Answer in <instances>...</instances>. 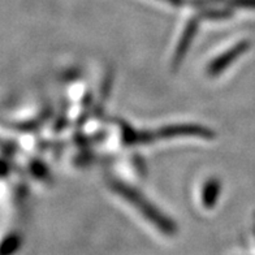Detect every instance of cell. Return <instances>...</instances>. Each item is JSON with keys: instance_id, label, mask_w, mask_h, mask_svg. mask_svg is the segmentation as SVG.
Returning a JSON list of instances; mask_svg holds the SVG:
<instances>
[{"instance_id": "1", "label": "cell", "mask_w": 255, "mask_h": 255, "mask_svg": "<svg viewBox=\"0 0 255 255\" xmlns=\"http://www.w3.org/2000/svg\"><path fill=\"white\" fill-rule=\"evenodd\" d=\"M112 188L115 191H118L121 197H124L128 202H130L131 205L134 206L144 218L148 219V222H151L155 227L163 229V232L165 233H173V229H175L173 224L164 215H161L160 212L156 211V208L150 202L146 201V198H143L141 194H138L134 189L119 181L112 182Z\"/></svg>"}, {"instance_id": "2", "label": "cell", "mask_w": 255, "mask_h": 255, "mask_svg": "<svg viewBox=\"0 0 255 255\" xmlns=\"http://www.w3.org/2000/svg\"><path fill=\"white\" fill-rule=\"evenodd\" d=\"M211 130L197 125H176V127L163 128L155 134L156 138H172L181 135H195L201 138H211Z\"/></svg>"}, {"instance_id": "3", "label": "cell", "mask_w": 255, "mask_h": 255, "mask_svg": "<svg viewBox=\"0 0 255 255\" xmlns=\"http://www.w3.org/2000/svg\"><path fill=\"white\" fill-rule=\"evenodd\" d=\"M241 50H242V46H237V47H235L233 50L223 54L222 56L216 57L215 60L210 64V67H208L207 69V73L210 74V76H218L220 72L224 71L225 68L228 67L229 63H231L232 60H235L236 57L241 54Z\"/></svg>"}, {"instance_id": "4", "label": "cell", "mask_w": 255, "mask_h": 255, "mask_svg": "<svg viewBox=\"0 0 255 255\" xmlns=\"http://www.w3.org/2000/svg\"><path fill=\"white\" fill-rule=\"evenodd\" d=\"M194 31H195L194 24H191L190 26L186 29V31H185L184 37H182L181 42H180V44H178L177 51H176V63H177V61L180 60L182 56H184L185 52H186V50H188L189 42H190L191 37L194 35Z\"/></svg>"}, {"instance_id": "5", "label": "cell", "mask_w": 255, "mask_h": 255, "mask_svg": "<svg viewBox=\"0 0 255 255\" xmlns=\"http://www.w3.org/2000/svg\"><path fill=\"white\" fill-rule=\"evenodd\" d=\"M169 4H180V0H165Z\"/></svg>"}]
</instances>
